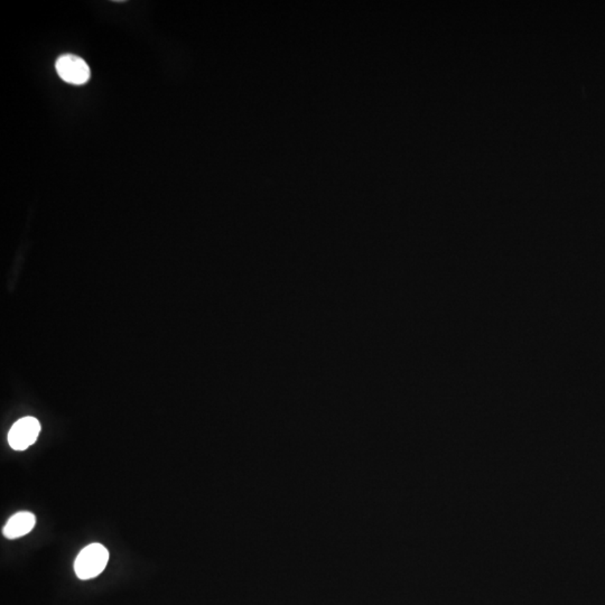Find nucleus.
<instances>
[{
    "instance_id": "nucleus-4",
    "label": "nucleus",
    "mask_w": 605,
    "mask_h": 605,
    "mask_svg": "<svg viewBox=\"0 0 605 605\" xmlns=\"http://www.w3.org/2000/svg\"><path fill=\"white\" fill-rule=\"evenodd\" d=\"M36 524V518L32 512H21L10 517V520L3 528V534L6 538H21L28 535Z\"/></svg>"
},
{
    "instance_id": "nucleus-2",
    "label": "nucleus",
    "mask_w": 605,
    "mask_h": 605,
    "mask_svg": "<svg viewBox=\"0 0 605 605\" xmlns=\"http://www.w3.org/2000/svg\"><path fill=\"white\" fill-rule=\"evenodd\" d=\"M58 76L74 85H85L90 79V67L83 58L76 55H62L55 63Z\"/></svg>"
},
{
    "instance_id": "nucleus-3",
    "label": "nucleus",
    "mask_w": 605,
    "mask_h": 605,
    "mask_svg": "<svg viewBox=\"0 0 605 605\" xmlns=\"http://www.w3.org/2000/svg\"><path fill=\"white\" fill-rule=\"evenodd\" d=\"M41 424L36 418L24 417L16 421L8 433V443L15 451H24L36 442Z\"/></svg>"
},
{
    "instance_id": "nucleus-1",
    "label": "nucleus",
    "mask_w": 605,
    "mask_h": 605,
    "mask_svg": "<svg viewBox=\"0 0 605 605\" xmlns=\"http://www.w3.org/2000/svg\"><path fill=\"white\" fill-rule=\"evenodd\" d=\"M109 551L103 544H91L83 548L74 562V571L80 580L97 578L106 569Z\"/></svg>"
}]
</instances>
